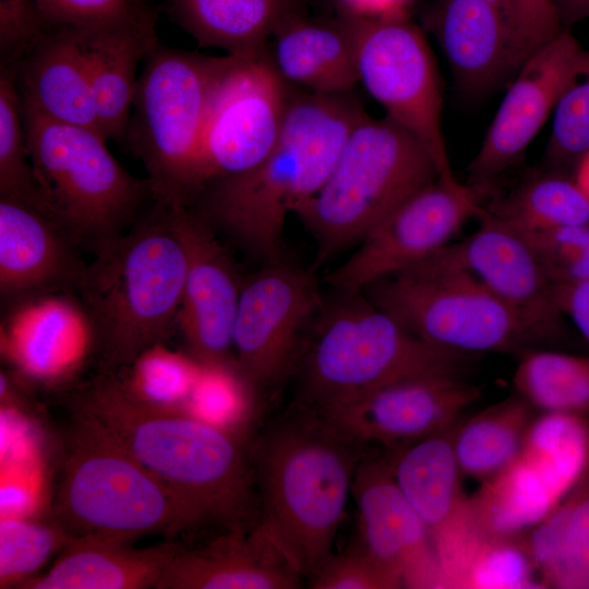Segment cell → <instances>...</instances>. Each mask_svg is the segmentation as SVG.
I'll list each match as a JSON object with an SVG mask.
<instances>
[{
	"label": "cell",
	"mask_w": 589,
	"mask_h": 589,
	"mask_svg": "<svg viewBox=\"0 0 589 589\" xmlns=\"http://www.w3.org/2000/svg\"><path fill=\"white\" fill-rule=\"evenodd\" d=\"M76 399L77 412L105 429L203 525L239 533L256 528L251 450L235 430L144 404L113 373H98Z\"/></svg>",
	"instance_id": "6da1fadb"
},
{
	"label": "cell",
	"mask_w": 589,
	"mask_h": 589,
	"mask_svg": "<svg viewBox=\"0 0 589 589\" xmlns=\"http://www.w3.org/2000/svg\"><path fill=\"white\" fill-rule=\"evenodd\" d=\"M365 113L352 93H291L268 153L248 170L208 182L189 208L267 264L280 262L287 216L321 189Z\"/></svg>",
	"instance_id": "7a4b0ae2"
},
{
	"label": "cell",
	"mask_w": 589,
	"mask_h": 589,
	"mask_svg": "<svg viewBox=\"0 0 589 589\" xmlns=\"http://www.w3.org/2000/svg\"><path fill=\"white\" fill-rule=\"evenodd\" d=\"M354 441L311 410L280 421L254 445V533L297 576L332 557L359 464Z\"/></svg>",
	"instance_id": "3957f363"
},
{
	"label": "cell",
	"mask_w": 589,
	"mask_h": 589,
	"mask_svg": "<svg viewBox=\"0 0 589 589\" xmlns=\"http://www.w3.org/2000/svg\"><path fill=\"white\" fill-rule=\"evenodd\" d=\"M92 254L76 293L96 328L99 373H118L177 329L187 254L173 206L153 201Z\"/></svg>",
	"instance_id": "277c9868"
},
{
	"label": "cell",
	"mask_w": 589,
	"mask_h": 589,
	"mask_svg": "<svg viewBox=\"0 0 589 589\" xmlns=\"http://www.w3.org/2000/svg\"><path fill=\"white\" fill-rule=\"evenodd\" d=\"M72 539L130 542L204 526L197 515L105 429L77 412L52 505Z\"/></svg>",
	"instance_id": "5b68a950"
},
{
	"label": "cell",
	"mask_w": 589,
	"mask_h": 589,
	"mask_svg": "<svg viewBox=\"0 0 589 589\" xmlns=\"http://www.w3.org/2000/svg\"><path fill=\"white\" fill-rule=\"evenodd\" d=\"M438 178L407 130L366 113L349 133L321 189L296 213L316 242L321 265L360 240L414 192Z\"/></svg>",
	"instance_id": "8992f818"
},
{
	"label": "cell",
	"mask_w": 589,
	"mask_h": 589,
	"mask_svg": "<svg viewBox=\"0 0 589 589\" xmlns=\"http://www.w3.org/2000/svg\"><path fill=\"white\" fill-rule=\"evenodd\" d=\"M22 116L45 213L91 253L128 230L153 200L147 179L125 170L100 133L24 105Z\"/></svg>",
	"instance_id": "52a82bcc"
},
{
	"label": "cell",
	"mask_w": 589,
	"mask_h": 589,
	"mask_svg": "<svg viewBox=\"0 0 589 589\" xmlns=\"http://www.w3.org/2000/svg\"><path fill=\"white\" fill-rule=\"evenodd\" d=\"M361 293L326 311L302 373L304 402L312 411L418 376H461L472 357L419 338Z\"/></svg>",
	"instance_id": "ba28073f"
},
{
	"label": "cell",
	"mask_w": 589,
	"mask_h": 589,
	"mask_svg": "<svg viewBox=\"0 0 589 589\" xmlns=\"http://www.w3.org/2000/svg\"><path fill=\"white\" fill-rule=\"evenodd\" d=\"M229 60L159 43L144 59L123 143L143 163L153 201L189 206L208 104Z\"/></svg>",
	"instance_id": "9c48e42d"
},
{
	"label": "cell",
	"mask_w": 589,
	"mask_h": 589,
	"mask_svg": "<svg viewBox=\"0 0 589 589\" xmlns=\"http://www.w3.org/2000/svg\"><path fill=\"white\" fill-rule=\"evenodd\" d=\"M363 292L419 338L446 351L521 356L540 348L521 321L461 263L453 242Z\"/></svg>",
	"instance_id": "30bf717a"
},
{
	"label": "cell",
	"mask_w": 589,
	"mask_h": 589,
	"mask_svg": "<svg viewBox=\"0 0 589 589\" xmlns=\"http://www.w3.org/2000/svg\"><path fill=\"white\" fill-rule=\"evenodd\" d=\"M354 17L358 81L384 108L386 117L423 145L438 179L459 184L442 131L438 72L422 31L404 13Z\"/></svg>",
	"instance_id": "8fae6325"
},
{
	"label": "cell",
	"mask_w": 589,
	"mask_h": 589,
	"mask_svg": "<svg viewBox=\"0 0 589 589\" xmlns=\"http://www.w3.org/2000/svg\"><path fill=\"white\" fill-rule=\"evenodd\" d=\"M291 93L266 48L230 55L208 104L190 204L208 182L248 170L268 153L280 133Z\"/></svg>",
	"instance_id": "7c38bea8"
},
{
	"label": "cell",
	"mask_w": 589,
	"mask_h": 589,
	"mask_svg": "<svg viewBox=\"0 0 589 589\" xmlns=\"http://www.w3.org/2000/svg\"><path fill=\"white\" fill-rule=\"evenodd\" d=\"M488 193L438 178L421 188L358 243L357 250L328 276L345 293H362L372 284L402 272L453 242L466 221L479 215Z\"/></svg>",
	"instance_id": "4fadbf2b"
},
{
	"label": "cell",
	"mask_w": 589,
	"mask_h": 589,
	"mask_svg": "<svg viewBox=\"0 0 589 589\" xmlns=\"http://www.w3.org/2000/svg\"><path fill=\"white\" fill-rule=\"evenodd\" d=\"M587 72L589 50L568 28L534 50L509 82L481 147L467 167V184L489 192L522 158L562 96Z\"/></svg>",
	"instance_id": "5bb4252c"
},
{
	"label": "cell",
	"mask_w": 589,
	"mask_h": 589,
	"mask_svg": "<svg viewBox=\"0 0 589 589\" xmlns=\"http://www.w3.org/2000/svg\"><path fill=\"white\" fill-rule=\"evenodd\" d=\"M320 303L314 278L280 262L267 264L242 281L232 350L252 389L273 386L288 373L302 332Z\"/></svg>",
	"instance_id": "9a60e30c"
},
{
	"label": "cell",
	"mask_w": 589,
	"mask_h": 589,
	"mask_svg": "<svg viewBox=\"0 0 589 589\" xmlns=\"http://www.w3.org/2000/svg\"><path fill=\"white\" fill-rule=\"evenodd\" d=\"M479 396V388L461 376L425 375L314 412L358 444L376 443L393 450L454 426Z\"/></svg>",
	"instance_id": "2e32d148"
},
{
	"label": "cell",
	"mask_w": 589,
	"mask_h": 589,
	"mask_svg": "<svg viewBox=\"0 0 589 589\" xmlns=\"http://www.w3.org/2000/svg\"><path fill=\"white\" fill-rule=\"evenodd\" d=\"M454 426L393 449L387 458L397 485L433 539L447 588L483 539L461 489L462 473L452 443Z\"/></svg>",
	"instance_id": "e0dca14e"
},
{
	"label": "cell",
	"mask_w": 589,
	"mask_h": 589,
	"mask_svg": "<svg viewBox=\"0 0 589 589\" xmlns=\"http://www.w3.org/2000/svg\"><path fill=\"white\" fill-rule=\"evenodd\" d=\"M1 354L21 377L45 386L73 381L98 341L93 320L75 291L33 296L5 306Z\"/></svg>",
	"instance_id": "ac0fdd59"
},
{
	"label": "cell",
	"mask_w": 589,
	"mask_h": 589,
	"mask_svg": "<svg viewBox=\"0 0 589 589\" xmlns=\"http://www.w3.org/2000/svg\"><path fill=\"white\" fill-rule=\"evenodd\" d=\"M479 227L453 242L458 259L527 327L540 346L568 338L567 318L537 252L518 230L488 213Z\"/></svg>",
	"instance_id": "d6986e66"
},
{
	"label": "cell",
	"mask_w": 589,
	"mask_h": 589,
	"mask_svg": "<svg viewBox=\"0 0 589 589\" xmlns=\"http://www.w3.org/2000/svg\"><path fill=\"white\" fill-rule=\"evenodd\" d=\"M173 217L187 254L177 320L187 352L203 364L235 362L232 333L242 281L202 217L185 206H173Z\"/></svg>",
	"instance_id": "ffe728a7"
},
{
	"label": "cell",
	"mask_w": 589,
	"mask_h": 589,
	"mask_svg": "<svg viewBox=\"0 0 589 589\" xmlns=\"http://www.w3.org/2000/svg\"><path fill=\"white\" fill-rule=\"evenodd\" d=\"M351 494L361 551L404 588H447L433 539L397 485L387 458L359 462Z\"/></svg>",
	"instance_id": "44dd1931"
},
{
	"label": "cell",
	"mask_w": 589,
	"mask_h": 589,
	"mask_svg": "<svg viewBox=\"0 0 589 589\" xmlns=\"http://www.w3.org/2000/svg\"><path fill=\"white\" fill-rule=\"evenodd\" d=\"M434 25L454 79L469 95L509 83L532 53L506 0H442Z\"/></svg>",
	"instance_id": "7402d4cb"
},
{
	"label": "cell",
	"mask_w": 589,
	"mask_h": 589,
	"mask_svg": "<svg viewBox=\"0 0 589 589\" xmlns=\"http://www.w3.org/2000/svg\"><path fill=\"white\" fill-rule=\"evenodd\" d=\"M80 245L52 217L0 196V297L8 306L53 291H75L87 262Z\"/></svg>",
	"instance_id": "603a6c76"
},
{
	"label": "cell",
	"mask_w": 589,
	"mask_h": 589,
	"mask_svg": "<svg viewBox=\"0 0 589 589\" xmlns=\"http://www.w3.org/2000/svg\"><path fill=\"white\" fill-rule=\"evenodd\" d=\"M267 56L291 88L320 95L352 93L358 81L356 17L297 12L272 34Z\"/></svg>",
	"instance_id": "cb8c5ba5"
},
{
	"label": "cell",
	"mask_w": 589,
	"mask_h": 589,
	"mask_svg": "<svg viewBox=\"0 0 589 589\" xmlns=\"http://www.w3.org/2000/svg\"><path fill=\"white\" fill-rule=\"evenodd\" d=\"M14 68L22 105L103 135L75 27L51 24Z\"/></svg>",
	"instance_id": "d4e9b609"
},
{
	"label": "cell",
	"mask_w": 589,
	"mask_h": 589,
	"mask_svg": "<svg viewBox=\"0 0 589 589\" xmlns=\"http://www.w3.org/2000/svg\"><path fill=\"white\" fill-rule=\"evenodd\" d=\"M156 23L76 28L97 120L105 139L123 142L136 88V70L158 44Z\"/></svg>",
	"instance_id": "484cf974"
},
{
	"label": "cell",
	"mask_w": 589,
	"mask_h": 589,
	"mask_svg": "<svg viewBox=\"0 0 589 589\" xmlns=\"http://www.w3.org/2000/svg\"><path fill=\"white\" fill-rule=\"evenodd\" d=\"M301 585L254 532H227L211 545L176 552L156 589H292Z\"/></svg>",
	"instance_id": "4316f807"
},
{
	"label": "cell",
	"mask_w": 589,
	"mask_h": 589,
	"mask_svg": "<svg viewBox=\"0 0 589 589\" xmlns=\"http://www.w3.org/2000/svg\"><path fill=\"white\" fill-rule=\"evenodd\" d=\"M180 548L175 542L136 549L128 542L72 539L45 574L29 578L19 588L156 589Z\"/></svg>",
	"instance_id": "83f0119b"
},
{
	"label": "cell",
	"mask_w": 589,
	"mask_h": 589,
	"mask_svg": "<svg viewBox=\"0 0 589 589\" xmlns=\"http://www.w3.org/2000/svg\"><path fill=\"white\" fill-rule=\"evenodd\" d=\"M567 493L521 453L469 496L472 517L485 538L519 537L544 519Z\"/></svg>",
	"instance_id": "f1b7e54d"
},
{
	"label": "cell",
	"mask_w": 589,
	"mask_h": 589,
	"mask_svg": "<svg viewBox=\"0 0 589 589\" xmlns=\"http://www.w3.org/2000/svg\"><path fill=\"white\" fill-rule=\"evenodd\" d=\"M168 12L199 46L242 56L264 50L300 5L299 0H171Z\"/></svg>",
	"instance_id": "f546056e"
},
{
	"label": "cell",
	"mask_w": 589,
	"mask_h": 589,
	"mask_svg": "<svg viewBox=\"0 0 589 589\" xmlns=\"http://www.w3.org/2000/svg\"><path fill=\"white\" fill-rule=\"evenodd\" d=\"M520 538L542 588L589 589V471Z\"/></svg>",
	"instance_id": "4dcf8cb0"
},
{
	"label": "cell",
	"mask_w": 589,
	"mask_h": 589,
	"mask_svg": "<svg viewBox=\"0 0 589 589\" xmlns=\"http://www.w3.org/2000/svg\"><path fill=\"white\" fill-rule=\"evenodd\" d=\"M539 412L521 396H510L454 426L452 443L464 476L484 482L520 454Z\"/></svg>",
	"instance_id": "1f68e13d"
},
{
	"label": "cell",
	"mask_w": 589,
	"mask_h": 589,
	"mask_svg": "<svg viewBox=\"0 0 589 589\" xmlns=\"http://www.w3.org/2000/svg\"><path fill=\"white\" fill-rule=\"evenodd\" d=\"M484 209L519 231L589 224V199L572 175L545 169L529 175Z\"/></svg>",
	"instance_id": "d6a6232c"
},
{
	"label": "cell",
	"mask_w": 589,
	"mask_h": 589,
	"mask_svg": "<svg viewBox=\"0 0 589 589\" xmlns=\"http://www.w3.org/2000/svg\"><path fill=\"white\" fill-rule=\"evenodd\" d=\"M519 357L515 393L538 412L589 417V356L538 348Z\"/></svg>",
	"instance_id": "836d02e7"
},
{
	"label": "cell",
	"mask_w": 589,
	"mask_h": 589,
	"mask_svg": "<svg viewBox=\"0 0 589 589\" xmlns=\"http://www.w3.org/2000/svg\"><path fill=\"white\" fill-rule=\"evenodd\" d=\"M520 453L568 493L589 471V420L570 413L539 412Z\"/></svg>",
	"instance_id": "e575fe53"
},
{
	"label": "cell",
	"mask_w": 589,
	"mask_h": 589,
	"mask_svg": "<svg viewBox=\"0 0 589 589\" xmlns=\"http://www.w3.org/2000/svg\"><path fill=\"white\" fill-rule=\"evenodd\" d=\"M201 363L187 351H176L167 342L141 352L117 375L135 399L149 406L183 410L199 377Z\"/></svg>",
	"instance_id": "d590c367"
},
{
	"label": "cell",
	"mask_w": 589,
	"mask_h": 589,
	"mask_svg": "<svg viewBox=\"0 0 589 589\" xmlns=\"http://www.w3.org/2000/svg\"><path fill=\"white\" fill-rule=\"evenodd\" d=\"M0 196L45 213L28 156L15 68L0 65Z\"/></svg>",
	"instance_id": "8d00e7d4"
},
{
	"label": "cell",
	"mask_w": 589,
	"mask_h": 589,
	"mask_svg": "<svg viewBox=\"0 0 589 589\" xmlns=\"http://www.w3.org/2000/svg\"><path fill=\"white\" fill-rule=\"evenodd\" d=\"M70 541L56 524L27 516H2L0 521V588H19Z\"/></svg>",
	"instance_id": "74e56055"
},
{
	"label": "cell",
	"mask_w": 589,
	"mask_h": 589,
	"mask_svg": "<svg viewBox=\"0 0 589 589\" xmlns=\"http://www.w3.org/2000/svg\"><path fill=\"white\" fill-rule=\"evenodd\" d=\"M457 588H542L519 537L483 538L460 576Z\"/></svg>",
	"instance_id": "f35d334b"
},
{
	"label": "cell",
	"mask_w": 589,
	"mask_h": 589,
	"mask_svg": "<svg viewBox=\"0 0 589 589\" xmlns=\"http://www.w3.org/2000/svg\"><path fill=\"white\" fill-rule=\"evenodd\" d=\"M588 153L589 72L565 92L553 112L545 167L573 176L576 165Z\"/></svg>",
	"instance_id": "ab89813d"
},
{
	"label": "cell",
	"mask_w": 589,
	"mask_h": 589,
	"mask_svg": "<svg viewBox=\"0 0 589 589\" xmlns=\"http://www.w3.org/2000/svg\"><path fill=\"white\" fill-rule=\"evenodd\" d=\"M251 390L235 362L201 363L199 377L182 411L233 430L230 421L241 412Z\"/></svg>",
	"instance_id": "60d3db41"
},
{
	"label": "cell",
	"mask_w": 589,
	"mask_h": 589,
	"mask_svg": "<svg viewBox=\"0 0 589 589\" xmlns=\"http://www.w3.org/2000/svg\"><path fill=\"white\" fill-rule=\"evenodd\" d=\"M53 25L91 28L118 24L156 23L146 0H34Z\"/></svg>",
	"instance_id": "b9f144b4"
},
{
	"label": "cell",
	"mask_w": 589,
	"mask_h": 589,
	"mask_svg": "<svg viewBox=\"0 0 589 589\" xmlns=\"http://www.w3.org/2000/svg\"><path fill=\"white\" fill-rule=\"evenodd\" d=\"M519 232L533 247L553 284L589 281V224Z\"/></svg>",
	"instance_id": "7bdbcfd3"
},
{
	"label": "cell",
	"mask_w": 589,
	"mask_h": 589,
	"mask_svg": "<svg viewBox=\"0 0 589 589\" xmlns=\"http://www.w3.org/2000/svg\"><path fill=\"white\" fill-rule=\"evenodd\" d=\"M313 589H397L401 582L360 549L332 555L312 577Z\"/></svg>",
	"instance_id": "ee69618b"
},
{
	"label": "cell",
	"mask_w": 589,
	"mask_h": 589,
	"mask_svg": "<svg viewBox=\"0 0 589 589\" xmlns=\"http://www.w3.org/2000/svg\"><path fill=\"white\" fill-rule=\"evenodd\" d=\"M50 25L34 0H0V64L14 67Z\"/></svg>",
	"instance_id": "f6af8a7d"
},
{
	"label": "cell",
	"mask_w": 589,
	"mask_h": 589,
	"mask_svg": "<svg viewBox=\"0 0 589 589\" xmlns=\"http://www.w3.org/2000/svg\"><path fill=\"white\" fill-rule=\"evenodd\" d=\"M506 2L532 52L564 29L555 0H506Z\"/></svg>",
	"instance_id": "bcb514c9"
},
{
	"label": "cell",
	"mask_w": 589,
	"mask_h": 589,
	"mask_svg": "<svg viewBox=\"0 0 589 589\" xmlns=\"http://www.w3.org/2000/svg\"><path fill=\"white\" fill-rule=\"evenodd\" d=\"M553 290L564 316L589 344V281L553 284Z\"/></svg>",
	"instance_id": "7dc6e473"
},
{
	"label": "cell",
	"mask_w": 589,
	"mask_h": 589,
	"mask_svg": "<svg viewBox=\"0 0 589 589\" xmlns=\"http://www.w3.org/2000/svg\"><path fill=\"white\" fill-rule=\"evenodd\" d=\"M341 13L357 17H378L404 13L409 0H335Z\"/></svg>",
	"instance_id": "c3c4849f"
},
{
	"label": "cell",
	"mask_w": 589,
	"mask_h": 589,
	"mask_svg": "<svg viewBox=\"0 0 589 589\" xmlns=\"http://www.w3.org/2000/svg\"><path fill=\"white\" fill-rule=\"evenodd\" d=\"M564 28L589 17V0H555Z\"/></svg>",
	"instance_id": "681fc988"
},
{
	"label": "cell",
	"mask_w": 589,
	"mask_h": 589,
	"mask_svg": "<svg viewBox=\"0 0 589 589\" xmlns=\"http://www.w3.org/2000/svg\"><path fill=\"white\" fill-rule=\"evenodd\" d=\"M573 178L589 199V153L576 165Z\"/></svg>",
	"instance_id": "f907efd6"
}]
</instances>
